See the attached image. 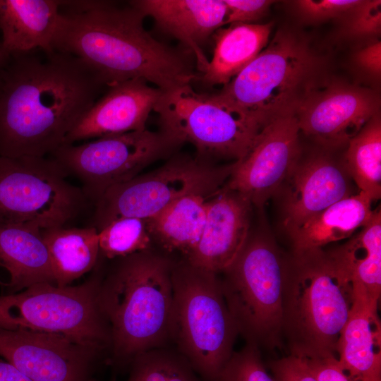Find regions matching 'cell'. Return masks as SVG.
I'll use <instances>...</instances> for the list:
<instances>
[{
    "instance_id": "6da1fadb",
    "label": "cell",
    "mask_w": 381,
    "mask_h": 381,
    "mask_svg": "<svg viewBox=\"0 0 381 381\" xmlns=\"http://www.w3.org/2000/svg\"><path fill=\"white\" fill-rule=\"evenodd\" d=\"M37 50L10 55L1 72L0 156L51 155L108 87L79 58Z\"/></svg>"
},
{
    "instance_id": "7a4b0ae2",
    "label": "cell",
    "mask_w": 381,
    "mask_h": 381,
    "mask_svg": "<svg viewBox=\"0 0 381 381\" xmlns=\"http://www.w3.org/2000/svg\"><path fill=\"white\" fill-rule=\"evenodd\" d=\"M144 18L129 4L62 1L52 48L81 59L108 87L135 78L164 92L190 84L191 66L145 30Z\"/></svg>"
},
{
    "instance_id": "3957f363",
    "label": "cell",
    "mask_w": 381,
    "mask_h": 381,
    "mask_svg": "<svg viewBox=\"0 0 381 381\" xmlns=\"http://www.w3.org/2000/svg\"><path fill=\"white\" fill-rule=\"evenodd\" d=\"M176 260L151 249L116 258L101 281L98 301L111 334V362L128 365L139 354L170 345Z\"/></svg>"
},
{
    "instance_id": "277c9868",
    "label": "cell",
    "mask_w": 381,
    "mask_h": 381,
    "mask_svg": "<svg viewBox=\"0 0 381 381\" xmlns=\"http://www.w3.org/2000/svg\"><path fill=\"white\" fill-rule=\"evenodd\" d=\"M354 301L352 281L331 253H293L286 259L282 333L291 354L337 355Z\"/></svg>"
},
{
    "instance_id": "5b68a950",
    "label": "cell",
    "mask_w": 381,
    "mask_h": 381,
    "mask_svg": "<svg viewBox=\"0 0 381 381\" xmlns=\"http://www.w3.org/2000/svg\"><path fill=\"white\" fill-rule=\"evenodd\" d=\"M170 345L184 356L203 381H216L234 352L238 335L224 299L219 274L176 260Z\"/></svg>"
},
{
    "instance_id": "8992f818",
    "label": "cell",
    "mask_w": 381,
    "mask_h": 381,
    "mask_svg": "<svg viewBox=\"0 0 381 381\" xmlns=\"http://www.w3.org/2000/svg\"><path fill=\"white\" fill-rule=\"evenodd\" d=\"M285 265L270 238L249 235L234 261L219 276L238 334L259 349L280 344Z\"/></svg>"
},
{
    "instance_id": "52a82bcc",
    "label": "cell",
    "mask_w": 381,
    "mask_h": 381,
    "mask_svg": "<svg viewBox=\"0 0 381 381\" xmlns=\"http://www.w3.org/2000/svg\"><path fill=\"white\" fill-rule=\"evenodd\" d=\"M102 279L95 273L77 286L43 282L0 295V326L60 334L99 353L110 351V329L98 301Z\"/></svg>"
},
{
    "instance_id": "ba28073f",
    "label": "cell",
    "mask_w": 381,
    "mask_h": 381,
    "mask_svg": "<svg viewBox=\"0 0 381 381\" xmlns=\"http://www.w3.org/2000/svg\"><path fill=\"white\" fill-rule=\"evenodd\" d=\"M68 176L52 157L0 156V226L42 231L77 218L89 200Z\"/></svg>"
},
{
    "instance_id": "9c48e42d",
    "label": "cell",
    "mask_w": 381,
    "mask_h": 381,
    "mask_svg": "<svg viewBox=\"0 0 381 381\" xmlns=\"http://www.w3.org/2000/svg\"><path fill=\"white\" fill-rule=\"evenodd\" d=\"M153 110L161 131L179 143H191L199 157L241 159L267 123L190 84L163 92Z\"/></svg>"
},
{
    "instance_id": "30bf717a",
    "label": "cell",
    "mask_w": 381,
    "mask_h": 381,
    "mask_svg": "<svg viewBox=\"0 0 381 381\" xmlns=\"http://www.w3.org/2000/svg\"><path fill=\"white\" fill-rule=\"evenodd\" d=\"M234 165L217 166L199 157H173L159 168L105 191L95 203L90 226L99 231L119 217L148 219L186 195L209 199L226 183Z\"/></svg>"
},
{
    "instance_id": "8fae6325",
    "label": "cell",
    "mask_w": 381,
    "mask_h": 381,
    "mask_svg": "<svg viewBox=\"0 0 381 381\" xmlns=\"http://www.w3.org/2000/svg\"><path fill=\"white\" fill-rule=\"evenodd\" d=\"M313 61L305 46L279 32L268 46L217 93V99L265 122L293 109Z\"/></svg>"
},
{
    "instance_id": "7c38bea8",
    "label": "cell",
    "mask_w": 381,
    "mask_h": 381,
    "mask_svg": "<svg viewBox=\"0 0 381 381\" xmlns=\"http://www.w3.org/2000/svg\"><path fill=\"white\" fill-rule=\"evenodd\" d=\"M181 145L166 133L147 129L98 138L80 145H62L51 155L78 177L89 201L128 181Z\"/></svg>"
},
{
    "instance_id": "4fadbf2b",
    "label": "cell",
    "mask_w": 381,
    "mask_h": 381,
    "mask_svg": "<svg viewBox=\"0 0 381 381\" xmlns=\"http://www.w3.org/2000/svg\"><path fill=\"white\" fill-rule=\"evenodd\" d=\"M299 126L294 108L270 119L224 186L262 208L279 190L299 160Z\"/></svg>"
},
{
    "instance_id": "5bb4252c",
    "label": "cell",
    "mask_w": 381,
    "mask_h": 381,
    "mask_svg": "<svg viewBox=\"0 0 381 381\" xmlns=\"http://www.w3.org/2000/svg\"><path fill=\"white\" fill-rule=\"evenodd\" d=\"M99 353L60 334L0 326V357L33 381H88Z\"/></svg>"
},
{
    "instance_id": "9a60e30c",
    "label": "cell",
    "mask_w": 381,
    "mask_h": 381,
    "mask_svg": "<svg viewBox=\"0 0 381 381\" xmlns=\"http://www.w3.org/2000/svg\"><path fill=\"white\" fill-rule=\"evenodd\" d=\"M378 109L373 92L348 85L307 95L294 107L300 131L332 147L348 143Z\"/></svg>"
},
{
    "instance_id": "2e32d148",
    "label": "cell",
    "mask_w": 381,
    "mask_h": 381,
    "mask_svg": "<svg viewBox=\"0 0 381 381\" xmlns=\"http://www.w3.org/2000/svg\"><path fill=\"white\" fill-rule=\"evenodd\" d=\"M206 217L200 238L186 258L190 265L220 274L234 261L249 236L251 204L223 186L205 202Z\"/></svg>"
},
{
    "instance_id": "e0dca14e",
    "label": "cell",
    "mask_w": 381,
    "mask_h": 381,
    "mask_svg": "<svg viewBox=\"0 0 381 381\" xmlns=\"http://www.w3.org/2000/svg\"><path fill=\"white\" fill-rule=\"evenodd\" d=\"M163 92L140 78L109 87L106 93L75 124L63 145L145 130L150 113Z\"/></svg>"
},
{
    "instance_id": "ac0fdd59",
    "label": "cell",
    "mask_w": 381,
    "mask_h": 381,
    "mask_svg": "<svg viewBox=\"0 0 381 381\" xmlns=\"http://www.w3.org/2000/svg\"><path fill=\"white\" fill-rule=\"evenodd\" d=\"M351 180L344 164L327 155L298 160L284 183L283 226L286 231L353 195Z\"/></svg>"
},
{
    "instance_id": "d6986e66",
    "label": "cell",
    "mask_w": 381,
    "mask_h": 381,
    "mask_svg": "<svg viewBox=\"0 0 381 381\" xmlns=\"http://www.w3.org/2000/svg\"><path fill=\"white\" fill-rule=\"evenodd\" d=\"M354 301L337 344V358L351 381H381L379 301L353 287Z\"/></svg>"
},
{
    "instance_id": "ffe728a7",
    "label": "cell",
    "mask_w": 381,
    "mask_h": 381,
    "mask_svg": "<svg viewBox=\"0 0 381 381\" xmlns=\"http://www.w3.org/2000/svg\"><path fill=\"white\" fill-rule=\"evenodd\" d=\"M158 26L187 44L204 72L208 64L200 45L224 25L227 8L219 0H137L128 3Z\"/></svg>"
},
{
    "instance_id": "44dd1931",
    "label": "cell",
    "mask_w": 381,
    "mask_h": 381,
    "mask_svg": "<svg viewBox=\"0 0 381 381\" xmlns=\"http://www.w3.org/2000/svg\"><path fill=\"white\" fill-rule=\"evenodd\" d=\"M62 1L0 0L1 44L8 55L54 51Z\"/></svg>"
},
{
    "instance_id": "7402d4cb",
    "label": "cell",
    "mask_w": 381,
    "mask_h": 381,
    "mask_svg": "<svg viewBox=\"0 0 381 381\" xmlns=\"http://www.w3.org/2000/svg\"><path fill=\"white\" fill-rule=\"evenodd\" d=\"M0 268L8 273L5 294L32 285L55 284L53 269L41 231L25 226H0Z\"/></svg>"
},
{
    "instance_id": "603a6c76",
    "label": "cell",
    "mask_w": 381,
    "mask_h": 381,
    "mask_svg": "<svg viewBox=\"0 0 381 381\" xmlns=\"http://www.w3.org/2000/svg\"><path fill=\"white\" fill-rule=\"evenodd\" d=\"M374 200L359 191L329 206L300 226L287 231L293 253L322 248L332 242L349 238L370 220Z\"/></svg>"
},
{
    "instance_id": "cb8c5ba5",
    "label": "cell",
    "mask_w": 381,
    "mask_h": 381,
    "mask_svg": "<svg viewBox=\"0 0 381 381\" xmlns=\"http://www.w3.org/2000/svg\"><path fill=\"white\" fill-rule=\"evenodd\" d=\"M272 27V23H236L218 30L202 80L211 85L227 84L266 47Z\"/></svg>"
},
{
    "instance_id": "d4e9b609",
    "label": "cell",
    "mask_w": 381,
    "mask_h": 381,
    "mask_svg": "<svg viewBox=\"0 0 381 381\" xmlns=\"http://www.w3.org/2000/svg\"><path fill=\"white\" fill-rule=\"evenodd\" d=\"M41 235L56 286H68L97 265L100 253L95 227L57 226L42 230Z\"/></svg>"
},
{
    "instance_id": "484cf974",
    "label": "cell",
    "mask_w": 381,
    "mask_h": 381,
    "mask_svg": "<svg viewBox=\"0 0 381 381\" xmlns=\"http://www.w3.org/2000/svg\"><path fill=\"white\" fill-rule=\"evenodd\" d=\"M207 200L201 195H186L147 219L152 241L167 253L177 252L186 258L200 238Z\"/></svg>"
},
{
    "instance_id": "4316f807",
    "label": "cell",
    "mask_w": 381,
    "mask_h": 381,
    "mask_svg": "<svg viewBox=\"0 0 381 381\" xmlns=\"http://www.w3.org/2000/svg\"><path fill=\"white\" fill-rule=\"evenodd\" d=\"M349 275L353 286L372 300L381 294V212L374 210L370 222L345 244L331 252Z\"/></svg>"
},
{
    "instance_id": "83f0119b",
    "label": "cell",
    "mask_w": 381,
    "mask_h": 381,
    "mask_svg": "<svg viewBox=\"0 0 381 381\" xmlns=\"http://www.w3.org/2000/svg\"><path fill=\"white\" fill-rule=\"evenodd\" d=\"M344 164L359 191L381 196V121L373 116L348 143Z\"/></svg>"
},
{
    "instance_id": "f1b7e54d",
    "label": "cell",
    "mask_w": 381,
    "mask_h": 381,
    "mask_svg": "<svg viewBox=\"0 0 381 381\" xmlns=\"http://www.w3.org/2000/svg\"><path fill=\"white\" fill-rule=\"evenodd\" d=\"M129 366L126 381H203L188 360L171 346L145 351Z\"/></svg>"
},
{
    "instance_id": "f546056e",
    "label": "cell",
    "mask_w": 381,
    "mask_h": 381,
    "mask_svg": "<svg viewBox=\"0 0 381 381\" xmlns=\"http://www.w3.org/2000/svg\"><path fill=\"white\" fill-rule=\"evenodd\" d=\"M99 253L108 259L126 257L152 248L147 219L123 217L98 231Z\"/></svg>"
},
{
    "instance_id": "4dcf8cb0",
    "label": "cell",
    "mask_w": 381,
    "mask_h": 381,
    "mask_svg": "<svg viewBox=\"0 0 381 381\" xmlns=\"http://www.w3.org/2000/svg\"><path fill=\"white\" fill-rule=\"evenodd\" d=\"M216 381H275L267 372L260 349L246 343L231 357L221 370Z\"/></svg>"
},
{
    "instance_id": "1f68e13d",
    "label": "cell",
    "mask_w": 381,
    "mask_h": 381,
    "mask_svg": "<svg viewBox=\"0 0 381 381\" xmlns=\"http://www.w3.org/2000/svg\"><path fill=\"white\" fill-rule=\"evenodd\" d=\"M347 30L355 36L377 35L381 30V1H361L350 11Z\"/></svg>"
},
{
    "instance_id": "d6a6232c",
    "label": "cell",
    "mask_w": 381,
    "mask_h": 381,
    "mask_svg": "<svg viewBox=\"0 0 381 381\" xmlns=\"http://www.w3.org/2000/svg\"><path fill=\"white\" fill-rule=\"evenodd\" d=\"M360 2L358 0H301L298 1L296 5L306 17L320 20L349 13Z\"/></svg>"
},
{
    "instance_id": "836d02e7",
    "label": "cell",
    "mask_w": 381,
    "mask_h": 381,
    "mask_svg": "<svg viewBox=\"0 0 381 381\" xmlns=\"http://www.w3.org/2000/svg\"><path fill=\"white\" fill-rule=\"evenodd\" d=\"M275 381H318L306 362L289 353L270 363Z\"/></svg>"
},
{
    "instance_id": "e575fe53",
    "label": "cell",
    "mask_w": 381,
    "mask_h": 381,
    "mask_svg": "<svg viewBox=\"0 0 381 381\" xmlns=\"http://www.w3.org/2000/svg\"><path fill=\"white\" fill-rule=\"evenodd\" d=\"M227 15L226 24L250 23L262 18L274 2L269 0H224Z\"/></svg>"
},
{
    "instance_id": "d590c367",
    "label": "cell",
    "mask_w": 381,
    "mask_h": 381,
    "mask_svg": "<svg viewBox=\"0 0 381 381\" xmlns=\"http://www.w3.org/2000/svg\"><path fill=\"white\" fill-rule=\"evenodd\" d=\"M300 358L306 362L318 381H351L340 367L337 356L334 354Z\"/></svg>"
},
{
    "instance_id": "8d00e7d4",
    "label": "cell",
    "mask_w": 381,
    "mask_h": 381,
    "mask_svg": "<svg viewBox=\"0 0 381 381\" xmlns=\"http://www.w3.org/2000/svg\"><path fill=\"white\" fill-rule=\"evenodd\" d=\"M356 60L360 66L373 76L380 77L381 42L370 44L357 52Z\"/></svg>"
},
{
    "instance_id": "74e56055",
    "label": "cell",
    "mask_w": 381,
    "mask_h": 381,
    "mask_svg": "<svg viewBox=\"0 0 381 381\" xmlns=\"http://www.w3.org/2000/svg\"><path fill=\"white\" fill-rule=\"evenodd\" d=\"M0 381H33L14 365L0 357Z\"/></svg>"
},
{
    "instance_id": "f35d334b",
    "label": "cell",
    "mask_w": 381,
    "mask_h": 381,
    "mask_svg": "<svg viewBox=\"0 0 381 381\" xmlns=\"http://www.w3.org/2000/svg\"><path fill=\"white\" fill-rule=\"evenodd\" d=\"M9 57H10V55H8L5 52L0 42V76H1L3 69L4 68L5 66L6 65L9 59Z\"/></svg>"
},
{
    "instance_id": "ab89813d",
    "label": "cell",
    "mask_w": 381,
    "mask_h": 381,
    "mask_svg": "<svg viewBox=\"0 0 381 381\" xmlns=\"http://www.w3.org/2000/svg\"><path fill=\"white\" fill-rule=\"evenodd\" d=\"M88 381H96V380H93V379H92V378H90V379L88 380Z\"/></svg>"
}]
</instances>
